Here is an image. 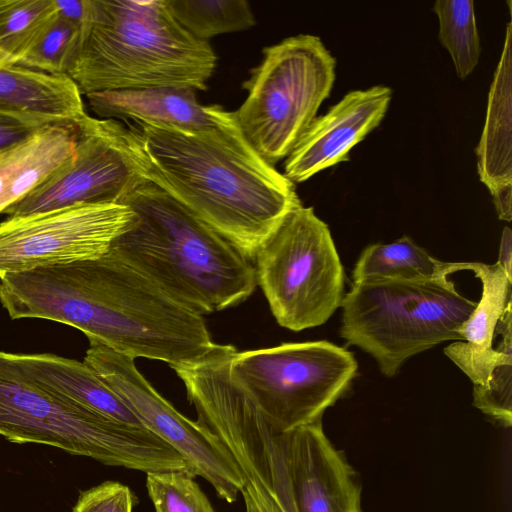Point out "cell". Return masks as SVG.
Here are the masks:
<instances>
[{
    "label": "cell",
    "instance_id": "cell-1",
    "mask_svg": "<svg viewBox=\"0 0 512 512\" xmlns=\"http://www.w3.org/2000/svg\"><path fill=\"white\" fill-rule=\"evenodd\" d=\"M0 303L11 319L40 318L72 326L132 359L192 365L219 347L203 316L185 308L141 273L107 252L68 264L0 278Z\"/></svg>",
    "mask_w": 512,
    "mask_h": 512
},
{
    "label": "cell",
    "instance_id": "cell-2",
    "mask_svg": "<svg viewBox=\"0 0 512 512\" xmlns=\"http://www.w3.org/2000/svg\"><path fill=\"white\" fill-rule=\"evenodd\" d=\"M147 179L252 260L292 208L295 183L248 143L235 113L199 131L139 123Z\"/></svg>",
    "mask_w": 512,
    "mask_h": 512
},
{
    "label": "cell",
    "instance_id": "cell-3",
    "mask_svg": "<svg viewBox=\"0 0 512 512\" xmlns=\"http://www.w3.org/2000/svg\"><path fill=\"white\" fill-rule=\"evenodd\" d=\"M135 218L109 253L201 316L253 294V260L152 182L122 202Z\"/></svg>",
    "mask_w": 512,
    "mask_h": 512
},
{
    "label": "cell",
    "instance_id": "cell-4",
    "mask_svg": "<svg viewBox=\"0 0 512 512\" xmlns=\"http://www.w3.org/2000/svg\"><path fill=\"white\" fill-rule=\"evenodd\" d=\"M207 41L188 32L166 0H87L65 75L82 95L149 87L205 90L216 67Z\"/></svg>",
    "mask_w": 512,
    "mask_h": 512
},
{
    "label": "cell",
    "instance_id": "cell-5",
    "mask_svg": "<svg viewBox=\"0 0 512 512\" xmlns=\"http://www.w3.org/2000/svg\"><path fill=\"white\" fill-rule=\"evenodd\" d=\"M476 305L445 273L352 282L341 304L340 336L393 377L412 356L445 341H461L460 329Z\"/></svg>",
    "mask_w": 512,
    "mask_h": 512
},
{
    "label": "cell",
    "instance_id": "cell-6",
    "mask_svg": "<svg viewBox=\"0 0 512 512\" xmlns=\"http://www.w3.org/2000/svg\"><path fill=\"white\" fill-rule=\"evenodd\" d=\"M0 435L13 443L48 445L146 474L193 475L187 461L146 428L75 406L1 370Z\"/></svg>",
    "mask_w": 512,
    "mask_h": 512
},
{
    "label": "cell",
    "instance_id": "cell-7",
    "mask_svg": "<svg viewBox=\"0 0 512 512\" xmlns=\"http://www.w3.org/2000/svg\"><path fill=\"white\" fill-rule=\"evenodd\" d=\"M336 59L321 38L299 34L263 49L243 83L235 117L252 148L275 166L286 158L331 93Z\"/></svg>",
    "mask_w": 512,
    "mask_h": 512
},
{
    "label": "cell",
    "instance_id": "cell-8",
    "mask_svg": "<svg viewBox=\"0 0 512 512\" xmlns=\"http://www.w3.org/2000/svg\"><path fill=\"white\" fill-rule=\"evenodd\" d=\"M253 263L278 324L291 331L324 324L341 307L345 273L328 225L302 204L257 249Z\"/></svg>",
    "mask_w": 512,
    "mask_h": 512
},
{
    "label": "cell",
    "instance_id": "cell-9",
    "mask_svg": "<svg viewBox=\"0 0 512 512\" xmlns=\"http://www.w3.org/2000/svg\"><path fill=\"white\" fill-rule=\"evenodd\" d=\"M357 368L350 351L324 340L236 351L229 364L231 377L279 432L321 420L349 389Z\"/></svg>",
    "mask_w": 512,
    "mask_h": 512
},
{
    "label": "cell",
    "instance_id": "cell-10",
    "mask_svg": "<svg viewBox=\"0 0 512 512\" xmlns=\"http://www.w3.org/2000/svg\"><path fill=\"white\" fill-rule=\"evenodd\" d=\"M146 182L136 129L86 114L78 122L73 154L4 214L18 217L75 205L122 204Z\"/></svg>",
    "mask_w": 512,
    "mask_h": 512
},
{
    "label": "cell",
    "instance_id": "cell-11",
    "mask_svg": "<svg viewBox=\"0 0 512 512\" xmlns=\"http://www.w3.org/2000/svg\"><path fill=\"white\" fill-rule=\"evenodd\" d=\"M84 362L124 401L144 428L174 448L195 476L208 481L226 502H235L245 477L226 448L197 421L163 398L136 368L134 359L89 341Z\"/></svg>",
    "mask_w": 512,
    "mask_h": 512
},
{
    "label": "cell",
    "instance_id": "cell-12",
    "mask_svg": "<svg viewBox=\"0 0 512 512\" xmlns=\"http://www.w3.org/2000/svg\"><path fill=\"white\" fill-rule=\"evenodd\" d=\"M125 204H83L0 222V277L105 255L133 222Z\"/></svg>",
    "mask_w": 512,
    "mask_h": 512
},
{
    "label": "cell",
    "instance_id": "cell-13",
    "mask_svg": "<svg viewBox=\"0 0 512 512\" xmlns=\"http://www.w3.org/2000/svg\"><path fill=\"white\" fill-rule=\"evenodd\" d=\"M393 91L384 85L349 91L326 113L316 116L284 163V175L301 183L348 161L349 153L384 119Z\"/></svg>",
    "mask_w": 512,
    "mask_h": 512
},
{
    "label": "cell",
    "instance_id": "cell-14",
    "mask_svg": "<svg viewBox=\"0 0 512 512\" xmlns=\"http://www.w3.org/2000/svg\"><path fill=\"white\" fill-rule=\"evenodd\" d=\"M446 268L450 275L472 271L482 284L481 299L460 329L462 340L444 352L473 387H485L493 369L512 359V278L497 263L446 262Z\"/></svg>",
    "mask_w": 512,
    "mask_h": 512
},
{
    "label": "cell",
    "instance_id": "cell-15",
    "mask_svg": "<svg viewBox=\"0 0 512 512\" xmlns=\"http://www.w3.org/2000/svg\"><path fill=\"white\" fill-rule=\"evenodd\" d=\"M284 457L297 512H361V489L321 420L284 432Z\"/></svg>",
    "mask_w": 512,
    "mask_h": 512
},
{
    "label": "cell",
    "instance_id": "cell-16",
    "mask_svg": "<svg viewBox=\"0 0 512 512\" xmlns=\"http://www.w3.org/2000/svg\"><path fill=\"white\" fill-rule=\"evenodd\" d=\"M0 370L75 406L143 427L124 401L84 361L50 353L0 351Z\"/></svg>",
    "mask_w": 512,
    "mask_h": 512
},
{
    "label": "cell",
    "instance_id": "cell-17",
    "mask_svg": "<svg viewBox=\"0 0 512 512\" xmlns=\"http://www.w3.org/2000/svg\"><path fill=\"white\" fill-rule=\"evenodd\" d=\"M91 110L103 119L133 120L185 131L218 124L225 109L202 105L196 91L183 87H149L95 92L85 95Z\"/></svg>",
    "mask_w": 512,
    "mask_h": 512
},
{
    "label": "cell",
    "instance_id": "cell-18",
    "mask_svg": "<svg viewBox=\"0 0 512 512\" xmlns=\"http://www.w3.org/2000/svg\"><path fill=\"white\" fill-rule=\"evenodd\" d=\"M0 113L45 125L78 122L85 115L82 94L65 74L0 64Z\"/></svg>",
    "mask_w": 512,
    "mask_h": 512
},
{
    "label": "cell",
    "instance_id": "cell-19",
    "mask_svg": "<svg viewBox=\"0 0 512 512\" xmlns=\"http://www.w3.org/2000/svg\"><path fill=\"white\" fill-rule=\"evenodd\" d=\"M480 181L492 192L512 183V25L506 26L504 45L488 93L483 131L476 147Z\"/></svg>",
    "mask_w": 512,
    "mask_h": 512
},
{
    "label": "cell",
    "instance_id": "cell-20",
    "mask_svg": "<svg viewBox=\"0 0 512 512\" xmlns=\"http://www.w3.org/2000/svg\"><path fill=\"white\" fill-rule=\"evenodd\" d=\"M78 122L47 125L0 160V213L26 197L73 154Z\"/></svg>",
    "mask_w": 512,
    "mask_h": 512
},
{
    "label": "cell",
    "instance_id": "cell-21",
    "mask_svg": "<svg viewBox=\"0 0 512 512\" xmlns=\"http://www.w3.org/2000/svg\"><path fill=\"white\" fill-rule=\"evenodd\" d=\"M445 273L446 262L433 258L408 236L367 246L352 273L353 282L373 278L427 279Z\"/></svg>",
    "mask_w": 512,
    "mask_h": 512
},
{
    "label": "cell",
    "instance_id": "cell-22",
    "mask_svg": "<svg viewBox=\"0 0 512 512\" xmlns=\"http://www.w3.org/2000/svg\"><path fill=\"white\" fill-rule=\"evenodd\" d=\"M176 20L194 37L208 39L247 30L255 17L245 0H166Z\"/></svg>",
    "mask_w": 512,
    "mask_h": 512
},
{
    "label": "cell",
    "instance_id": "cell-23",
    "mask_svg": "<svg viewBox=\"0 0 512 512\" xmlns=\"http://www.w3.org/2000/svg\"><path fill=\"white\" fill-rule=\"evenodd\" d=\"M432 11L438 18L439 41L449 52L457 76L464 80L474 71L481 54L474 2L437 0Z\"/></svg>",
    "mask_w": 512,
    "mask_h": 512
},
{
    "label": "cell",
    "instance_id": "cell-24",
    "mask_svg": "<svg viewBox=\"0 0 512 512\" xmlns=\"http://www.w3.org/2000/svg\"><path fill=\"white\" fill-rule=\"evenodd\" d=\"M57 14L56 0H0V50L19 64Z\"/></svg>",
    "mask_w": 512,
    "mask_h": 512
},
{
    "label": "cell",
    "instance_id": "cell-25",
    "mask_svg": "<svg viewBox=\"0 0 512 512\" xmlns=\"http://www.w3.org/2000/svg\"><path fill=\"white\" fill-rule=\"evenodd\" d=\"M146 486L155 512H216L188 472L147 473Z\"/></svg>",
    "mask_w": 512,
    "mask_h": 512
},
{
    "label": "cell",
    "instance_id": "cell-26",
    "mask_svg": "<svg viewBox=\"0 0 512 512\" xmlns=\"http://www.w3.org/2000/svg\"><path fill=\"white\" fill-rule=\"evenodd\" d=\"M82 25L59 13L20 59L21 66L53 74H65Z\"/></svg>",
    "mask_w": 512,
    "mask_h": 512
},
{
    "label": "cell",
    "instance_id": "cell-27",
    "mask_svg": "<svg viewBox=\"0 0 512 512\" xmlns=\"http://www.w3.org/2000/svg\"><path fill=\"white\" fill-rule=\"evenodd\" d=\"M134 496L128 486L105 481L80 493L72 512H132Z\"/></svg>",
    "mask_w": 512,
    "mask_h": 512
},
{
    "label": "cell",
    "instance_id": "cell-28",
    "mask_svg": "<svg viewBox=\"0 0 512 512\" xmlns=\"http://www.w3.org/2000/svg\"><path fill=\"white\" fill-rule=\"evenodd\" d=\"M45 126L47 125L0 113V160L29 141Z\"/></svg>",
    "mask_w": 512,
    "mask_h": 512
},
{
    "label": "cell",
    "instance_id": "cell-29",
    "mask_svg": "<svg viewBox=\"0 0 512 512\" xmlns=\"http://www.w3.org/2000/svg\"><path fill=\"white\" fill-rule=\"evenodd\" d=\"M246 483L240 494L245 512H296L284 508L274 494L253 476H245Z\"/></svg>",
    "mask_w": 512,
    "mask_h": 512
},
{
    "label": "cell",
    "instance_id": "cell-30",
    "mask_svg": "<svg viewBox=\"0 0 512 512\" xmlns=\"http://www.w3.org/2000/svg\"><path fill=\"white\" fill-rule=\"evenodd\" d=\"M496 213L500 220L510 222L512 219V183L496 187L490 192Z\"/></svg>",
    "mask_w": 512,
    "mask_h": 512
},
{
    "label": "cell",
    "instance_id": "cell-31",
    "mask_svg": "<svg viewBox=\"0 0 512 512\" xmlns=\"http://www.w3.org/2000/svg\"><path fill=\"white\" fill-rule=\"evenodd\" d=\"M511 239H512L511 229L508 226L504 227V229L502 231L501 240H500L499 257H498V261L496 262L510 278H512Z\"/></svg>",
    "mask_w": 512,
    "mask_h": 512
},
{
    "label": "cell",
    "instance_id": "cell-32",
    "mask_svg": "<svg viewBox=\"0 0 512 512\" xmlns=\"http://www.w3.org/2000/svg\"><path fill=\"white\" fill-rule=\"evenodd\" d=\"M0 64L18 65L17 61L0 50Z\"/></svg>",
    "mask_w": 512,
    "mask_h": 512
}]
</instances>
